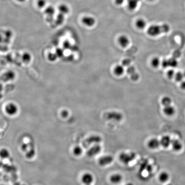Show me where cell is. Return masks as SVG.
Returning <instances> with one entry per match:
<instances>
[{
    "label": "cell",
    "mask_w": 185,
    "mask_h": 185,
    "mask_svg": "<svg viewBox=\"0 0 185 185\" xmlns=\"http://www.w3.org/2000/svg\"><path fill=\"white\" fill-rule=\"evenodd\" d=\"M170 30V26L168 24L162 25H153L150 26L147 30V33L149 36H156L162 33H167Z\"/></svg>",
    "instance_id": "6da1fadb"
},
{
    "label": "cell",
    "mask_w": 185,
    "mask_h": 185,
    "mask_svg": "<svg viewBox=\"0 0 185 185\" xmlns=\"http://www.w3.org/2000/svg\"><path fill=\"white\" fill-rule=\"evenodd\" d=\"M136 154L134 152H123L119 156V159L123 163L127 165L135 159Z\"/></svg>",
    "instance_id": "7a4b0ae2"
},
{
    "label": "cell",
    "mask_w": 185,
    "mask_h": 185,
    "mask_svg": "<svg viewBox=\"0 0 185 185\" xmlns=\"http://www.w3.org/2000/svg\"><path fill=\"white\" fill-rule=\"evenodd\" d=\"M102 138L100 136L98 135H91L86 139L84 145L86 147H87L92 145L99 144V143L102 142Z\"/></svg>",
    "instance_id": "3957f363"
},
{
    "label": "cell",
    "mask_w": 185,
    "mask_h": 185,
    "mask_svg": "<svg viewBox=\"0 0 185 185\" xmlns=\"http://www.w3.org/2000/svg\"><path fill=\"white\" fill-rule=\"evenodd\" d=\"M104 117L108 120L115 121H121L123 119V115L121 113L116 111H110L106 113Z\"/></svg>",
    "instance_id": "277c9868"
},
{
    "label": "cell",
    "mask_w": 185,
    "mask_h": 185,
    "mask_svg": "<svg viewBox=\"0 0 185 185\" xmlns=\"http://www.w3.org/2000/svg\"><path fill=\"white\" fill-rule=\"evenodd\" d=\"M127 67L126 72L128 75L130 76L131 79L134 81H136L139 80V75L136 71L135 68L132 66L131 65V64L128 65Z\"/></svg>",
    "instance_id": "5b68a950"
},
{
    "label": "cell",
    "mask_w": 185,
    "mask_h": 185,
    "mask_svg": "<svg viewBox=\"0 0 185 185\" xmlns=\"http://www.w3.org/2000/svg\"><path fill=\"white\" fill-rule=\"evenodd\" d=\"M102 147L99 144L94 145L92 147H91L87 152V156L89 157H94L97 155L101 152Z\"/></svg>",
    "instance_id": "8992f818"
},
{
    "label": "cell",
    "mask_w": 185,
    "mask_h": 185,
    "mask_svg": "<svg viewBox=\"0 0 185 185\" xmlns=\"http://www.w3.org/2000/svg\"><path fill=\"white\" fill-rule=\"evenodd\" d=\"M113 160V157L111 155H106L100 157L98 160V163L100 166H105L111 164Z\"/></svg>",
    "instance_id": "52a82bcc"
},
{
    "label": "cell",
    "mask_w": 185,
    "mask_h": 185,
    "mask_svg": "<svg viewBox=\"0 0 185 185\" xmlns=\"http://www.w3.org/2000/svg\"><path fill=\"white\" fill-rule=\"evenodd\" d=\"M6 113L10 116L15 115L17 113L18 109L17 106L13 103H10L6 105L5 108Z\"/></svg>",
    "instance_id": "ba28073f"
},
{
    "label": "cell",
    "mask_w": 185,
    "mask_h": 185,
    "mask_svg": "<svg viewBox=\"0 0 185 185\" xmlns=\"http://www.w3.org/2000/svg\"><path fill=\"white\" fill-rule=\"evenodd\" d=\"M94 180V176L90 173H85L81 177V181L85 185H91Z\"/></svg>",
    "instance_id": "9c48e42d"
},
{
    "label": "cell",
    "mask_w": 185,
    "mask_h": 185,
    "mask_svg": "<svg viewBox=\"0 0 185 185\" xmlns=\"http://www.w3.org/2000/svg\"><path fill=\"white\" fill-rule=\"evenodd\" d=\"M160 145V142L159 140L156 138H153L149 140L147 144L149 148L152 149H157Z\"/></svg>",
    "instance_id": "30bf717a"
},
{
    "label": "cell",
    "mask_w": 185,
    "mask_h": 185,
    "mask_svg": "<svg viewBox=\"0 0 185 185\" xmlns=\"http://www.w3.org/2000/svg\"><path fill=\"white\" fill-rule=\"evenodd\" d=\"M172 139L170 136L168 135H165L161 139L160 142V145L164 148H167L171 145Z\"/></svg>",
    "instance_id": "8fae6325"
},
{
    "label": "cell",
    "mask_w": 185,
    "mask_h": 185,
    "mask_svg": "<svg viewBox=\"0 0 185 185\" xmlns=\"http://www.w3.org/2000/svg\"><path fill=\"white\" fill-rule=\"evenodd\" d=\"M82 22L85 26L92 27L94 25L96 20L94 18L92 17L85 16L82 18Z\"/></svg>",
    "instance_id": "7c38bea8"
},
{
    "label": "cell",
    "mask_w": 185,
    "mask_h": 185,
    "mask_svg": "<svg viewBox=\"0 0 185 185\" xmlns=\"http://www.w3.org/2000/svg\"><path fill=\"white\" fill-rule=\"evenodd\" d=\"M118 41L120 45L123 48L126 47L129 43V39L125 35L120 36L118 39Z\"/></svg>",
    "instance_id": "4fadbf2b"
},
{
    "label": "cell",
    "mask_w": 185,
    "mask_h": 185,
    "mask_svg": "<svg viewBox=\"0 0 185 185\" xmlns=\"http://www.w3.org/2000/svg\"><path fill=\"white\" fill-rule=\"evenodd\" d=\"M164 113L168 116H171L173 115L175 113V108L172 105L164 106L163 110Z\"/></svg>",
    "instance_id": "5bb4252c"
},
{
    "label": "cell",
    "mask_w": 185,
    "mask_h": 185,
    "mask_svg": "<svg viewBox=\"0 0 185 185\" xmlns=\"http://www.w3.org/2000/svg\"><path fill=\"white\" fill-rule=\"evenodd\" d=\"M110 180L113 183L118 184L121 183L123 180V177L119 173H115L111 176Z\"/></svg>",
    "instance_id": "9a60e30c"
},
{
    "label": "cell",
    "mask_w": 185,
    "mask_h": 185,
    "mask_svg": "<svg viewBox=\"0 0 185 185\" xmlns=\"http://www.w3.org/2000/svg\"><path fill=\"white\" fill-rule=\"evenodd\" d=\"M171 145L173 150L176 151H180L183 147L182 144L180 142V141L177 139L172 140Z\"/></svg>",
    "instance_id": "2e32d148"
},
{
    "label": "cell",
    "mask_w": 185,
    "mask_h": 185,
    "mask_svg": "<svg viewBox=\"0 0 185 185\" xmlns=\"http://www.w3.org/2000/svg\"><path fill=\"white\" fill-rule=\"evenodd\" d=\"M114 72L117 76H121L124 72V66L123 65H117L114 69Z\"/></svg>",
    "instance_id": "e0dca14e"
},
{
    "label": "cell",
    "mask_w": 185,
    "mask_h": 185,
    "mask_svg": "<svg viewBox=\"0 0 185 185\" xmlns=\"http://www.w3.org/2000/svg\"><path fill=\"white\" fill-rule=\"evenodd\" d=\"M169 178V173H167L166 171L162 172L160 174H159V179L161 182L166 183L168 180Z\"/></svg>",
    "instance_id": "ac0fdd59"
},
{
    "label": "cell",
    "mask_w": 185,
    "mask_h": 185,
    "mask_svg": "<svg viewBox=\"0 0 185 185\" xmlns=\"http://www.w3.org/2000/svg\"><path fill=\"white\" fill-rule=\"evenodd\" d=\"M128 2V8L129 10H134L137 7L139 2L137 0H127Z\"/></svg>",
    "instance_id": "d6986e66"
},
{
    "label": "cell",
    "mask_w": 185,
    "mask_h": 185,
    "mask_svg": "<svg viewBox=\"0 0 185 185\" xmlns=\"http://www.w3.org/2000/svg\"><path fill=\"white\" fill-rule=\"evenodd\" d=\"M135 25L138 29H145V27H146V22L144 19H140L136 21Z\"/></svg>",
    "instance_id": "ffe728a7"
},
{
    "label": "cell",
    "mask_w": 185,
    "mask_h": 185,
    "mask_svg": "<svg viewBox=\"0 0 185 185\" xmlns=\"http://www.w3.org/2000/svg\"><path fill=\"white\" fill-rule=\"evenodd\" d=\"M162 104L164 106H168V105H171L172 103V99L168 96L164 97L162 99Z\"/></svg>",
    "instance_id": "44dd1931"
},
{
    "label": "cell",
    "mask_w": 185,
    "mask_h": 185,
    "mask_svg": "<svg viewBox=\"0 0 185 185\" xmlns=\"http://www.w3.org/2000/svg\"><path fill=\"white\" fill-rule=\"evenodd\" d=\"M10 155V152L8 149L4 148L0 150V157L1 158L3 159L8 158Z\"/></svg>",
    "instance_id": "7402d4cb"
},
{
    "label": "cell",
    "mask_w": 185,
    "mask_h": 185,
    "mask_svg": "<svg viewBox=\"0 0 185 185\" xmlns=\"http://www.w3.org/2000/svg\"><path fill=\"white\" fill-rule=\"evenodd\" d=\"M161 63V62L160 60L159 57H155L152 58V60H151V66L155 68L158 67Z\"/></svg>",
    "instance_id": "603a6c76"
},
{
    "label": "cell",
    "mask_w": 185,
    "mask_h": 185,
    "mask_svg": "<svg viewBox=\"0 0 185 185\" xmlns=\"http://www.w3.org/2000/svg\"><path fill=\"white\" fill-rule=\"evenodd\" d=\"M168 61H169V67L174 68L178 66V61L175 57L169 58V59H168Z\"/></svg>",
    "instance_id": "cb8c5ba5"
},
{
    "label": "cell",
    "mask_w": 185,
    "mask_h": 185,
    "mask_svg": "<svg viewBox=\"0 0 185 185\" xmlns=\"http://www.w3.org/2000/svg\"><path fill=\"white\" fill-rule=\"evenodd\" d=\"M83 149L79 146H76L73 149V153L76 156H79L82 154Z\"/></svg>",
    "instance_id": "d4e9b609"
},
{
    "label": "cell",
    "mask_w": 185,
    "mask_h": 185,
    "mask_svg": "<svg viewBox=\"0 0 185 185\" xmlns=\"http://www.w3.org/2000/svg\"><path fill=\"white\" fill-rule=\"evenodd\" d=\"M176 81L177 82H181L183 80L184 77L183 73L181 72H177L176 73L175 76H174Z\"/></svg>",
    "instance_id": "484cf974"
},
{
    "label": "cell",
    "mask_w": 185,
    "mask_h": 185,
    "mask_svg": "<svg viewBox=\"0 0 185 185\" xmlns=\"http://www.w3.org/2000/svg\"><path fill=\"white\" fill-rule=\"evenodd\" d=\"M59 10L60 13L63 14H65L69 12V8L66 5H61L59 7Z\"/></svg>",
    "instance_id": "4316f807"
},
{
    "label": "cell",
    "mask_w": 185,
    "mask_h": 185,
    "mask_svg": "<svg viewBox=\"0 0 185 185\" xmlns=\"http://www.w3.org/2000/svg\"><path fill=\"white\" fill-rule=\"evenodd\" d=\"M175 74L176 73L175 71H174V70L171 69V70H169L167 72V76L169 79H172V78H174Z\"/></svg>",
    "instance_id": "83f0119b"
},
{
    "label": "cell",
    "mask_w": 185,
    "mask_h": 185,
    "mask_svg": "<svg viewBox=\"0 0 185 185\" xmlns=\"http://www.w3.org/2000/svg\"><path fill=\"white\" fill-rule=\"evenodd\" d=\"M46 2L45 0H38L37 1V7H43L45 6Z\"/></svg>",
    "instance_id": "f1b7e54d"
},
{
    "label": "cell",
    "mask_w": 185,
    "mask_h": 185,
    "mask_svg": "<svg viewBox=\"0 0 185 185\" xmlns=\"http://www.w3.org/2000/svg\"><path fill=\"white\" fill-rule=\"evenodd\" d=\"M161 64L164 68H167L169 67L168 59H164L162 62Z\"/></svg>",
    "instance_id": "f546056e"
},
{
    "label": "cell",
    "mask_w": 185,
    "mask_h": 185,
    "mask_svg": "<svg viewBox=\"0 0 185 185\" xmlns=\"http://www.w3.org/2000/svg\"><path fill=\"white\" fill-rule=\"evenodd\" d=\"M35 155V150H31L26 154V157L27 158L30 159L33 157Z\"/></svg>",
    "instance_id": "4dcf8cb0"
},
{
    "label": "cell",
    "mask_w": 185,
    "mask_h": 185,
    "mask_svg": "<svg viewBox=\"0 0 185 185\" xmlns=\"http://www.w3.org/2000/svg\"><path fill=\"white\" fill-rule=\"evenodd\" d=\"M68 112L66 110L63 111L62 112L61 115L63 118H67V117L68 116Z\"/></svg>",
    "instance_id": "1f68e13d"
},
{
    "label": "cell",
    "mask_w": 185,
    "mask_h": 185,
    "mask_svg": "<svg viewBox=\"0 0 185 185\" xmlns=\"http://www.w3.org/2000/svg\"><path fill=\"white\" fill-rule=\"evenodd\" d=\"M24 60L26 61H29L30 60V56L28 54H25L23 56Z\"/></svg>",
    "instance_id": "d6a6232c"
},
{
    "label": "cell",
    "mask_w": 185,
    "mask_h": 185,
    "mask_svg": "<svg viewBox=\"0 0 185 185\" xmlns=\"http://www.w3.org/2000/svg\"><path fill=\"white\" fill-rule=\"evenodd\" d=\"M125 0H115V2L117 5H121L123 4Z\"/></svg>",
    "instance_id": "836d02e7"
},
{
    "label": "cell",
    "mask_w": 185,
    "mask_h": 185,
    "mask_svg": "<svg viewBox=\"0 0 185 185\" xmlns=\"http://www.w3.org/2000/svg\"><path fill=\"white\" fill-rule=\"evenodd\" d=\"M180 87L183 90H185V80H183L180 82Z\"/></svg>",
    "instance_id": "e575fe53"
},
{
    "label": "cell",
    "mask_w": 185,
    "mask_h": 185,
    "mask_svg": "<svg viewBox=\"0 0 185 185\" xmlns=\"http://www.w3.org/2000/svg\"><path fill=\"white\" fill-rule=\"evenodd\" d=\"M27 148V145H26V144H24L22 145V150H26Z\"/></svg>",
    "instance_id": "d590c367"
},
{
    "label": "cell",
    "mask_w": 185,
    "mask_h": 185,
    "mask_svg": "<svg viewBox=\"0 0 185 185\" xmlns=\"http://www.w3.org/2000/svg\"><path fill=\"white\" fill-rule=\"evenodd\" d=\"M17 1H19V2H25L26 0H17Z\"/></svg>",
    "instance_id": "8d00e7d4"
},
{
    "label": "cell",
    "mask_w": 185,
    "mask_h": 185,
    "mask_svg": "<svg viewBox=\"0 0 185 185\" xmlns=\"http://www.w3.org/2000/svg\"><path fill=\"white\" fill-rule=\"evenodd\" d=\"M126 185H134L132 183H128L126 184Z\"/></svg>",
    "instance_id": "74e56055"
},
{
    "label": "cell",
    "mask_w": 185,
    "mask_h": 185,
    "mask_svg": "<svg viewBox=\"0 0 185 185\" xmlns=\"http://www.w3.org/2000/svg\"><path fill=\"white\" fill-rule=\"evenodd\" d=\"M184 77V78H185V71L183 73Z\"/></svg>",
    "instance_id": "f35d334b"
},
{
    "label": "cell",
    "mask_w": 185,
    "mask_h": 185,
    "mask_svg": "<svg viewBox=\"0 0 185 185\" xmlns=\"http://www.w3.org/2000/svg\"><path fill=\"white\" fill-rule=\"evenodd\" d=\"M148 1H154V0H148Z\"/></svg>",
    "instance_id": "ab89813d"
},
{
    "label": "cell",
    "mask_w": 185,
    "mask_h": 185,
    "mask_svg": "<svg viewBox=\"0 0 185 185\" xmlns=\"http://www.w3.org/2000/svg\"><path fill=\"white\" fill-rule=\"evenodd\" d=\"M167 185H172V184H169Z\"/></svg>",
    "instance_id": "60d3db41"
},
{
    "label": "cell",
    "mask_w": 185,
    "mask_h": 185,
    "mask_svg": "<svg viewBox=\"0 0 185 185\" xmlns=\"http://www.w3.org/2000/svg\"><path fill=\"white\" fill-rule=\"evenodd\" d=\"M24 185V184H22V185Z\"/></svg>",
    "instance_id": "b9f144b4"
},
{
    "label": "cell",
    "mask_w": 185,
    "mask_h": 185,
    "mask_svg": "<svg viewBox=\"0 0 185 185\" xmlns=\"http://www.w3.org/2000/svg\"></svg>",
    "instance_id": "7bdbcfd3"
}]
</instances>
